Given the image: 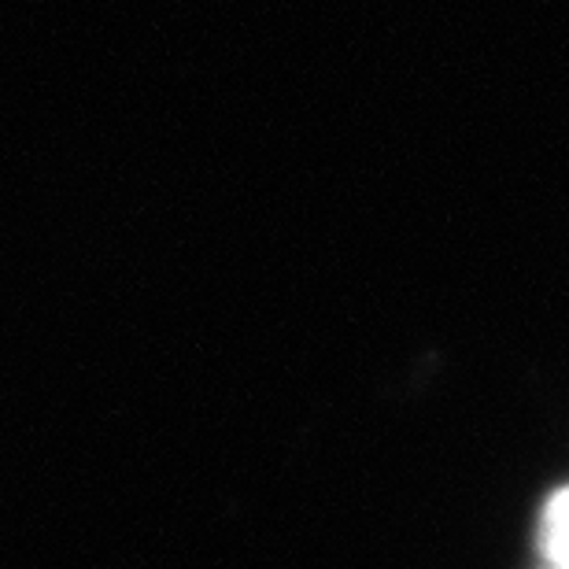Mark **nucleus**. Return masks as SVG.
<instances>
[{
  "label": "nucleus",
  "mask_w": 569,
  "mask_h": 569,
  "mask_svg": "<svg viewBox=\"0 0 569 569\" xmlns=\"http://www.w3.org/2000/svg\"><path fill=\"white\" fill-rule=\"evenodd\" d=\"M537 543L548 569H569V488H559L543 503Z\"/></svg>",
  "instance_id": "f257e3e1"
}]
</instances>
